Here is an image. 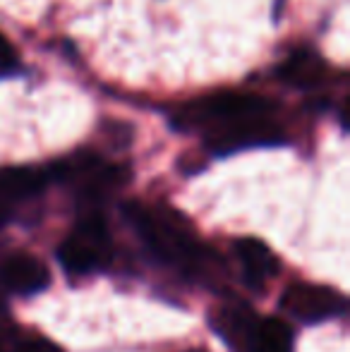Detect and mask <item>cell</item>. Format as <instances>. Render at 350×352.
Instances as JSON below:
<instances>
[{
	"mask_svg": "<svg viewBox=\"0 0 350 352\" xmlns=\"http://www.w3.org/2000/svg\"><path fill=\"white\" fill-rule=\"evenodd\" d=\"M214 329L235 352H293V331L283 319H262L245 305L223 307L216 311Z\"/></svg>",
	"mask_w": 350,
	"mask_h": 352,
	"instance_id": "6da1fadb",
	"label": "cell"
},
{
	"mask_svg": "<svg viewBox=\"0 0 350 352\" xmlns=\"http://www.w3.org/2000/svg\"><path fill=\"white\" fill-rule=\"evenodd\" d=\"M125 216L135 226V230L142 235V240L149 245V250L164 261L185 266L199 261V245L187 232H182L175 226V221L156 216L154 211L144 209L140 204H127Z\"/></svg>",
	"mask_w": 350,
	"mask_h": 352,
	"instance_id": "7a4b0ae2",
	"label": "cell"
},
{
	"mask_svg": "<svg viewBox=\"0 0 350 352\" xmlns=\"http://www.w3.org/2000/svg\"><path fill=\"white\" fill-rule=\"evenodd\" d=\"M58 259L70 274H91L111 261V237L101 216H89L58 250Z\"/></svg>",
	"mask_w": 350,
	"mask_h": 352,
	"instance_id": "3957f363",
	"label": "cell"
},
{
	"mask_svg": "<svg viewBox=\"0 0 350 352\" xmlns=\"http://www.w3.org/2000/svg\"><path fill=\"white\" fill-rule=\"evenodd\" d=\"M348 302L338 290L312 283H295L281 297V311L303 324H319L346 311Z\"/></svg>",
	"mask_w": 350,
	"mask_h": 352,
	"instance_id": "277c9868",
	"label": "cell"
},
{
	"mask_svg": "<svg viewBox=\"0 0 350 352\" xmlns=\"http://www.w3.org/2000/svg\"><path fill=\"white\" fill-rule=\"evenodd\" d=\"M274 103L264 96L254 94H214L192 106V116L199 120H254V118H266Z\"/></svg>",
	"mask_w": 350,
	"mask_h": 352,
	"instance_id": "5b68a950",
	"label": "cell"
},
{
	"mask_svg": "<svg viewBox=\"0 0 350 352\" xmlns=\"http://www.w3.org/2000/svg\"><path fill=\"white\" fill-rule=\"evenodd\" d=\"M281 137L276 135V127L266 122V118H254V120H238L228 122V127L216 130L209 137V146L219 153H230L238 148L259 146V144H276Z\"/></svg>",
	"mask_w": 350,
	"mask_h": 352,
	"instance_id": "8992f818",
	"label": "cell"
},
{
	"mask_svg": "<svg viewBox=\"0 0 350 352\" xmlns=\"http://www.w3.org/2000/svg\"><path fill=\"white\" fill-rule=\"evenodd\" d=\"M0 278L10 290L22 292V295H34V292L48 287V283H51L46 264L34 254H22V252L10 256L0 266Z\"/></svg>",
	"mask_w": 350,
	"mask_h": 352,
	"instance_id": "52a82bcc",
	"label": "cell"
},
{
	"mask_svg": "<svg viewBox=\"0 0 350 352\" xmlns=\"http://www.w3.org/2000/svg\"><path fill=\"white\" fill-rule=\"evenodd\" d=\"M235 254H238L245 280H248L250 287H262L278 271L276 254L257 237H240L235 242Z\"/></svg>",
	"mask_w": 350,
	"mask_h": 352,
	"instance_id": "ba28073f",
	"label": "cell"
},
{
	"mask_svg": "<svg viewBox=\"0 0 350 352\" xmlns=\"http://www.w3.org/2000/svg\"><path fill=\"white\" fill-rule=\"evenodd\" d=\"M281 79H285L288 84H295V87H312L319 79L324 77L322 72V63L317 60V56L309 51H298L278 67Z\"/></svg>",
	"mask_w": 350,
	"mask_h": 352,
	"instance_id": "9c48e42d",
	"label": "cell"
},
{
	"mask_svg": "<svg viewBox=\"0 0 350 352\" xmlns=\"http://www.w3.org/2000/svg\"><path fill=\"white\" fill-rule=\"evenodd\" d=\"M3 190L10 197H32L46 185V173L34 168H12L3 173Z\"/></svg>",
	"mask_w": 350,
	"mask_h": 352,
	"instance_id": "30bf717a",
	"label": "cell"
},
{
	"mask_svg": "<svg viewBox=\"0 0 350 352\" xmlns=\"http://www.w3.org/2000/svg\"><path fill=\"white\" fill-rule=\"evenodd\" d=\"M17 67V51L12 48V43L8 41V36L0 34V72H12Z\"/></svg>",
	"mask_w": 350,
	"mask_h": 352,
	"instance_id": "8fae6325",
	"label": "cell"
}]
</instances>
